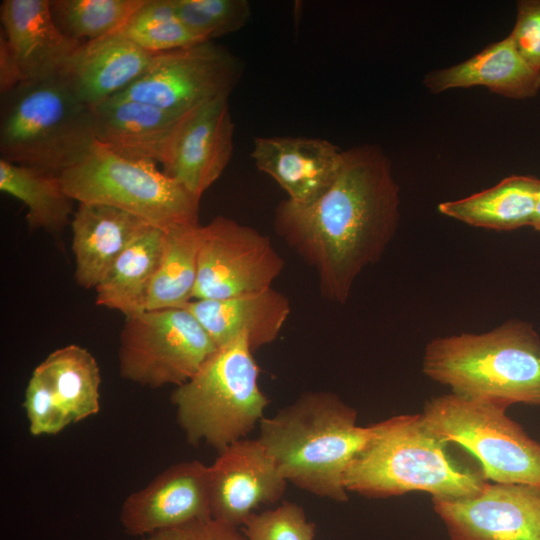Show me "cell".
<instances>
[{
	"mask_svg": "<svg viewBox=\"0 0 540 540\" xmlns=\"http://www.w3.org/2000/svg\"><path fill=\"white\" fill-rule=\"evenodd\" d=\"M23 406L34 436L54 435L72 423L44 374L36 367L28 381Z\"/></svg>",
	"mask_w": 540,
	"mask_h": 540,
	"instance_id": "1f68e13d",
	"label": "cell"
},
{
	"mask_svg": "<svg viewBox=\"0 0 540 540\" xmlns=\"http://www.w3.org/2000/svg\"><path fill=\"white\" fill-rule=\"evenodd\" d=\"M246 540H315L316 527L294 502L256 512L243 525Z\"/></svg>",
	"mask_w": 540,
	"mask_h": 540,
	"instance_id": "4dcf8cb0",
	"label": "cell"
},
{
	"mask_svg": "<svg viewBox=\"0 0 540 540\" xmlns=\"http://www.w3.org/2000/svg\"><path fill=\"white\" fill-rule=\"evenodd\" d=\"M451 540H540V489L487 483L478 494L432 497Z\"/></svg>",
	"mask_w": 540,
	"mask_h": 540,
	"instance_id": "7c38bea8",
	"label": "cell"
},
{
	"mask_svg": "<svg viewBox=\"0 0 540 540\" xmlns=\"http://www.w3.org/2000/svg\"><path fill=\"white\" fill-rule=\"evenodd\" d=\"M141 540H246V538L238 528L207 518L160 530L141 537Z\"/></svg>",
	"mask_w": 540,
	"mask_h": 540,
	"instance_id": "836d02e7",
	"label": "cell"
},
{
	"mask_svg": "<svg viewBox=\"0 0 540 540\" xmlns=\"http://www.w3.org/2000/svg\"><path fill=\"white\" fill-rule=\"evenodd\" d=\"M531 227H533L537 231H540V180H539L538 191H537L535 212H534Z\"/></svg>",
	"mask_w": 540,
	"mask_h": 540,
	"instance_id": "d590c367",
	"label": "cell"
},
{
	"mask_svg": "<svg viewBox=\"0 0 540 540\" xmlns=\"http://www.w3.org/2000/svg\"><path fill=\"white\" fill-rule=\"evenodd\" d=\"M423 85L434 94L483 86L492 93L523 100L539 92L540 70L525 61L508 35L456 65L428 72Z\"/></svg>",
	"mask_w": 540,
	"mask_h": 540,
	"instance_id": "7402d4cb",
	"label": "cell"
},
{
	"mask_svg": "<svg viewBox=\"0 0 540 540\" xmlns=\"http://www.w3.org/2000/svg\"><path fill=\"white\" fill-rule=\"evenodd\" d=\"M151 226L115 207L78 203L71 221L77 284L96 288L121 253Z\"/></svg>",
	"mask_w": 540,
	"mask_h": 540,
	"instance_id": "ffe728a7",
	"label": "cell"
},
{
	"mask_svg": "<svg viewBox=\"0 0 540 540\" xmlns=\"http://www.w3.org/2000/svg\"><path fill=\"white\" fill-rule=\"evenodd\" d=\"M200 224L164 230L147 310L184 308L193 299L197 279Z\"/></svg>",
	"mask_w": 540,
	"mask_h": 540,
	"instance_id": "484cf974",
	"label": "cell"
},
{
	"mask_svg": "<svg viewBox=\"0 0 540 540\" xmlns=\"http://www.w3.org/2000/svg\"><path fill=\"white\" fill-rule=\"evenodd\" d=\"M517 51L540 70V0H520L514 27L509 34Z\"/></svg>",
	"mask_w": 540,
	"mask_h": 540,
	"instance_id": "d6a6232c",
	"label": "cell"
},
{
	"mask_svg": "<svg viewBox=\"0 0 540 540\" xmlns=\"http://www.w3.org/2000/svg\"><path fill=\"white\" fill-rule=\"evenodd\" d=\"M218 349L185 308L147 310L126 317L118 350L122 378L159 388L184 384Z\"/></svg>",
	"mask_w": 540,
	"mask_h": 540,
	"instance_id": "9c48e42d",
	"label": "cell"
},
{
	"mask_svg": "<svg viewBox=\"0 0 540 540\" xmlns=\"http://www.w3.org/2000/svg\"><path fill=\"white\" fill-rule=\"evenodd\" d=\"M144 0H50L52 17L67 37L79 42L119 31Z\"/></svg>",
	"mask_w": 540,
	"mask_h": 540,
	"instance_id": "83f0119b",
	"label": "cell"
},
{
	"mask_svg": "<svg viewBox=\"0 0 540 540\" xmlns=\"http://www.w3.org/2000/svg\"><path fill=\"white\" fill-rule=\"evenodd\" d=\"M0 190L25 205L31 230L57 235L71 224L75 201L66 193L60 174L0 158Z\"/></svg>",
	"mask_w": 540,
	"mask_h": 540,
	"instance_id": "d4e9b609",
	"label": "cell"
},
{
	"mask_svg": "<svg viewBox=\"0 0 540 540\" xmlns=\"http://www.w3.org/2000/svg\"><path fill=\"white\" fill-rule=\"evenodd\" d=\"M257 438L287 482L313 495L348 500L344 477L369 439L370 426L338 396L307 392L274 416L263 417Z\"/></svg>",
	"mask_w": 540,
	"mask_h": 540,
	"instance_id": "7a4b0ae2",
	"label": "cell"
},
{
	"mask_svg": "<svg viewBox=\"0 0 540 540\" xmlns=\"http://www.w3.org/2000/svg\"><path fill=\"white\" fill-rule=\"evenodd\" d=\"M539 180L511 175L493 187L438 204V211L467 225L496 231L531 226Z\"/></svg>",
	"mask_w": 540,
	"mask_h": 540,
	"instance_id": "603a6c76",
	"label": "cell"
},
{
	"mask_svg": "<svg viewBox=\"0 0 540 540\" xmlns=\"http://www.w3.org/2000/svg\"><path fill=\"white\" fill-rule=\"evenodd\" d=\"M243 62L213 41L154 54L146 71L116 96L184 114L238 85ZM115 97V96H114Z\"/></svg>",
	"mask_w": 540,
	"mask_h": 540,
	"instance_id": "30bf717a",
	"label": "cell"
},
{
	"mask_svg": "<svg viewBox=\"0 0 540 540\" xmlns=\"http://www.w3.org/2000/svg\"><path fill=\"white\" fill-rule=\"evenodd\" d=\"M400 189L377 145L343 150L340 172L314 202L281 201L274 227L318 276L321 294L345 303L359 274L380 260L398 228Z\"/></svg>",
	"mask_w": 540,
	"mask_h": 540,
	"instance_id": "6da1fadb",
	"label": "cell"
},
{
	"mask_svg": "<svg viewBox=\"0 0 540 540\" xmlns=\"http://www.w3.org/2000/svg\"><path fill=\"white\" fill-rule=\"evenodd\" d=\"M163 235L164 230L151 226L121 253L95 288L97 305L125 318L146 311Z\"/></svg>",
	"mask_w": 540,
	"mask_h": 540,
	"instance_id": "cb8c5ba5",
	"label": "cell"
},
{
	"mask_svg": "<svg viewBox=\"0 0 540 540\" xmlns=\"http://www.w3.org/2000/svg\"><path fill=\"white\" fill-rule=\"evenodd\" d=\"M422 370L462 397L506 409L515 403L540 406V338L523 321L435 338L425 347Z\"/></svg>",
	"mask_w": 540,
	"mask_h": 540,
	"instance_id": "3957f363",
	"label": "cell"
},
{
	"mask_svg": "<svg viewBox=\"0 0 540 540\" xmlns=\"http://www.w3.org/2000/svg\"><path fill=\"white\" fill-rule=\"evenodd\" d=\"M118 32L151 54L203 42L182 22L172 0H144Z\"/></svg>",
	"mask_w": 540,
	"mask_h": 540,
	"instance_id": "f1b7e54d",
	"label": "cell"
},
{
	"mask_svg": "<svg viewBox=\"0 0 540 540\" xmlns=\"http://www.w3.org/2000/svg\"><path fill=\"white\" fill-rule=\"evenodd\" d=\"M24 81L17 59L4 34L0 33V95Z\"/></svg>",
	"mask_w": 540,
	"mask_h": 540,
	"instance_id": "e575fe53",
	"label": "cell"
},
{
	"mask_svg": "<svg viewBox=\"0 0 540 540\" xmlns=\"http://www.w3.org/2000/svg\"><path fill=\"white\" fill-rule=\"evenodd\" d=\"M284 265L268 236L217 216L199 227L193 299H225L265 291Z\"/></svg>",
	"mask_w": 540,
	"mask_h": 540,
	"instance_id": "8fae6325",
	"label": "cell"
},
{
	"mask_svg": "<svg viewBox=\"0 0 540 540\" xmlns=\"http://www.w3.org/2000/svg\"><path fill=\"white\" fill-rule=\"evenodd\" d=\"M96 142L92 108L58 77L23 81L1 95V159L61 174Z\"/></svg>",
	"mask_w": 540,
	"mask_h": 540,
	"instance_id": "5b68a950",
	"label": "cell"
},
{
	"mask_svg": "<svg viewBox=\"0 0 540 540\" xmlns=\"http://www.w3.org/2000/svg\"><path fill=\"white\" fill-rule=\"evenodd\" d=\"M184 308L218 348L245 336L253 352L276 340L290 314L288 298L272 287L225 299H193Z\"/></svg>",
	"mask_w": 540,
	"mask_h": 540,
	"instance_id": "d6986e66",
	"label": "cell"
},
{
	"mask_svg": "<svg viewBox=\"0 0 540 540\" xmlns=\"http://www.w3.org/2000/svg\"><path fill=\"white\" fill-rule=\"evenodd\" d=\"M1 32L7 39L24 81L58 77L82 42L64 35L50 10V0H4Z\"/></svg>",
	"mask_w": 540,
	"mask_h": 540,
	"instance_id": "ac0fdd59",
	"label": "cell"
},
{
	"mask_svg": "<svg viewBox=\"0 0 540 540\" xmlns=\"http://www.w3.org/2000/svg\"><path fill=\"white\" fill-rule=\"evenodd\" d=\"M287 481L263 445L240 439L220 452L209 466L211 517L238 528L256 509L278 501Z\"/></svg>",
	"mask_w": 540,
	"mask_h": 540,
	"instance_id": "5bb4252c",
	"label": "cell"
},
{
	"mask_svg": "<svg viewBox=\"0 0 540 540\" xmlns=\"http://www.w3.org/2000/svg\"><path fill=\"white\" fill-rule=\"evenodd\" d=\"M505 411L490 402L450 393L429 400L422 416L441 441L473 454L486 479L540 489V444Z\"/></svg>",
	"mask_w": 540,
	"mask_h": 540,
	"instance_id": "ba28073f",
	"label": "cell"
},
{
	"mask_svg": "<svg viewBox=\"0 0 540 540\" xmlns=\"http://www.w3.org/2000/svg\"><path fill=\"white\" fill-rule=\"evenodd\" d=\"M185 26L201 41L240 30L250 19L246 0H172Z\"/></svg>",
	"mask_w": 540,
	"mask_h": 540,
	"instance_id": "f546056e",
	"label": "cell"
},
{
	"mask_svg": "<svg viewBox=\"0 0 540 540\" xmlns=\"http://www.w3.org/2000/svg\"><path fill=\"white\" fill-rule=\"evenodd\" d=\"M234 123L229 97L184 113L168 141L163 172L201 198L222 175L233 154Z\"/></svg>",
	"mask_w": 540,
	"mask_h": 540,
	"instance_id": "4fadbf2b",
	"label": "cell"
},
{
	"mask_svg": "<svg viewBox=\"0 0 540 540\" xmlns=\"http://www.w3.org/2000/svg\"><path fill=\"white\" fill-rule=\"evenodd\" d=\"M370 436L352 460L345 488L371 498L425 491L435 498L471 497L487 484L482 471L461 468L422 415H399L370 425Z\"/></svg>",
	"mask_w": 540,
	"mask_h": 540,
	"instance_id": "277c9868",
	"label": "cell"
},
{
	"mask_svg": "<svg viewBox=\"0 0 540 540\" xmlns=\"http://www.w3.org/2000/svg\"><path fill=\"white\" fill-rule=\"evenodd\" d=\"M37 368L47 378L57 401L72 423L99 412L100 369L87 349L75 344L59 348Z\"/></svg>",
	"mask_w": 540,
	"mask_h": 540,
	"instance_id": "4316f807",
	"label": "cell"
},
{
	"mask_svg": "<svg viewBox=\"0 0 540 540\" xmlns=\"http://www.w3.org/2000/svg\"><path fill=\"white\" fill-rule=\"evenodd\" d=\"M245 336L219 347L171 402L188 442H206L218 452L243 439L269 403L258 385L259 369Z\"/></svg>",
	"mask_w": 540,
	"mask_h": 540,
	"instance_id": "8992f818",
	"label": "cell"
},
{
	"mask_svg": "<svg viewBox=\"0 0 540 540\" xmlns=\"http://www.w3.org/2000/svg\"><path fill=\"white\" fill-rule=\"evenodd\" d=\"M96 140L117 155L161 163L183 114L115 96L92 108Z\"/></svg>",
	"mask_w": 540,
	"mask_h": 540,
	"instance_id": "44dd1931",
	"label": "cell"
},
{
	"mask_svg": "<svg viewBox=\"0 0 540 540\" xmlns=\"http://www.w3.org/2000/svg\"><path fill=\"white\" fill-rule=\"evenodd\" d=\"M211 517L209 466L193 460L173 464L123 502L120 522L130 536Z\"/></svg>",
	"mask_w": 540,
	"mask_h": 540,
	"instance_id": "9a60e30c",
	"label": "cell"
},
{
	"mask_svg": "<svg viewBox=\"0 0 540 540\" xmlns=\"http://www.w3.org/2000/svg\"><path fill=\"white\" fill-rule=\"evenodd\" d=\"M155 164L124 158L97 141L60 178L66 193L78 203L115 207L162 230L199 224L200 198Z\"/></svg>",
	"mask_w": 540,
	"mask_h": 540,
	"instance_id": "52a82bcc",
	"label": "cell"
},
{
	"mask_svg": "<svg viewBox=\"0 0 540 540\" xmlns=\"http://www.w3.org/2000/svg\"><path fill=\"white\" fill-rule=\"evenodd\" d=\"M251 157L256 167L287 193L289 201L307 205L334 183L343 150L320 138L256 137Z\"/></svg>",
	"mask_w": 540,
	"mask_h": 540,
	"instance_id": "2e32d148",
	"label": "cell"
},
{
	"mask_svg": "<svg viewBox=\"0 0 540 540\" xmlns=\"http://www.w3.org/2000/svg\"><path fill=\"white\" fill-rule=\"evenodd\" d=\"M153 56L117 31L82 43L58 78L80 102L93 108L135 82Z\"/></svg>",
	"mask_w": 540,
	"mask_h": 540,
	"instance_id": "e0dca14e",
	"label": "cell"
}]
</instances>
